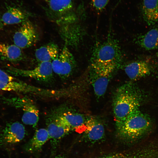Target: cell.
<instances>
[{
	"mask_svg": "<svg viewBox=\"0 0 158 158\" xmlns=\"http://www.w3.org/2000/svg\"><path fill=\"white\" fill-rule=\"evenodd\" d=\"M142 98L139 90L132 83H126L116 89L112 101L116 125L123 121L134 111L139 109Z\"/></svg>",
	"mask_w": 158,
	"mask_h": 158,
	"instance_id": "1",
	"label": "cell"
},
{
	"mask_svg": "<svg viewBox=\"0 0 158 158\" xmlns=\"http://www.w3.org/2000/svg\"><path fill=\"white\" fill-rule=\"evenodd\" d=\"M116 126L117 135L121 139L134 142L140 141L149 134L152 124L149 116L138 109Z\"/></svg>",
	"mask_w": 158,
	"mask_h": 158,
	"instance_id": "2",
	"label": "cell"
},
{
	"mask_svg": "<svg viewBox=\"0 0 158 158\" xmlns=\"http://www.w3.org/2000/svg\"><path fill=\"white\" fill-rule=\"evenodd\" d=\"M116 67L112 65L92 62L88 69V79L97 98L106 93Z\"/></svg>",
	"mask_w": 158,
	"mask_h": 158,
	"instance_id": "3",
	"label": "cell"
},
{
	"mask_svg": "<svg viewBox=\"0 0 158 158\" xmlns=\"http://www.w3.org/2000/svg\"><path fill=\"white\" fill-rule=\"evenodd\" d=\"M4 102L10 106L20 108L23 111L22 121L26 125L35 128L39 120V111L31 100L26 97H4Z\"/></svg>",
	"mask_w": 158,
	"mask_h": 158,
	"instance_id": "4",
	"label": "cell"
},
{
	"mask_svg": "<svg viewBox=\"0 0 158 158\" xmlns=\"http://www.w3.org/2000/svg\"><path fill=\"white\" fill-rule=\"evenodd\" d=\"M7 72L12 75L21 76L34 79L43 83L50 82L52 79L53 73L51 62L40 63L33 69L24 70L8 66Z\"/></svg>",
	"mask_w": 158,
	"mask_h": 158,
	"instance_id": "5",
	"label": "cell"
},
{
	"mask_svg": "<svg viewBox=\"0 0 158 158\" xmlns=\"http://www.w3.org/2000/svg\"><path fill=\"white\" fill-rule=\"evenodd\" d=\"M121 52L118 45L109 40L96 50L92 62L114 65L117 67L121 59Z\"/></svg>",
	"mask_w": 158,
	"mask_h": 158,
	"instance_id": "6",
	"label": "cell"
},
{
	"mask_svg": "<svg viewBox=\"0 0 158 158\" xmlns=\"http://www.w3.org/2000/svg\"><path fill=\"white\" fill-rule=\"evenodd\" d=\"M51 64L53 72L64 80L72 75L76 67L74 58L66 45Z\"/></svg>",
	"mask_w": 158,
	"mask_h": 158,
	"instance_id": "7",
	"label": "cell"
},
{
	"mask_svg": "<svg viewBox=\"0 0 158 158\" xmlns=\"http://www.w3.org/2000/svg\"><path fill=\"white\" fill-rule=\"evenodd\" d=\"M39 35L33 24L28 19L22 23L13 36L14 44L21 49L31 47L39 40Z\"/></svg>",
	"mask_w": 158,
	"mask_h": 158,
	"instance_id": "8",
	"label": "cell"
},
{
	"mask_svg": "<svg viewBox=\"0 0 158 158\" xmlns=\"http://www.w3.org/2000/svg\"><path fill=\"white\" fill-rule=\"evenodd\" d=\"M25 130L18 122L7 124L0 134V146L8 145L18 143L24 138Z\"/></svg>",
	"mask_w": 158,
	"mask_h": 158,
	"instance_id": "9",
	"label": "cell"
},
{
	"mask_svg": "<svg viewBox=\"0 0 158 158\" xmlns=\"http://www.w3.org/2000/svg\"><path fill=\"white\" fill-rule=\"evenodd\" d=\"M47 2V13L56 21L72 14L73 0H49Z\"/></svg>",
	"mask_w": 158,
	"mask_h": 158,
	"instance_id": "10",
	"label": "cell"
},
{
	"mask_svg": "<svg viewBox=\"0 0 158 158\" xmlns=\"http://www.w3.org/2000/svg\"><path fill=\"white\" fill-rule=\"evenodd\" d=\"M47 123L49 139L54 142L59 140L71 131L58 114L48 118Z\"/></svg>",
	"mask_w": 158,
	"mask_h": 158,
	"instance_id": "11",
	"label": "cell"
},
{
	"mask_svg": "<svg viewBox=\"0 0 158 158\" xmlns=\"http://www.w3.org/2000/svg\"><path fill=\"white\" fill-rule=\"evenodd\" d=\"M124 69L129 79L134 81L149 75L152 70L150 64L142 60L130 62L125 65Z\"/></svg>",
	"mask_w": 158,
	"mask_h": 158,
	"instance_id": "12",
	"label": "cell"
},
{
	"mask_svg": "<svg viewBox=\"0 0 158 158\" xmlns=\"http://www.w3.org/2000/svg\"><path fill=\"white\" fill-rule=\"evenodd\" d=\"M49 139L47 129L40 128L37 130L32 138L25 144V150L31 153H36L40 151L43 145Z\"/></svg>",
	"mask_w": 158,
	"mask_h": 158,
	"instance_id": "13",
	"label": "cell"
},
{
	"mask_svg": "<svg viewBox=\"0 0 158 158\" xmlns=\"http://www.w3.org/2000/svg\"><path fill=\"white\" fill-rule=\"evenodd\" d=\"M85 133L89 139L97 141L104 136L105 130L102 122L98 118L92 117L87 118L84 126Z\"/></svg>",
	"mask_w": 158,
	"mask_h": 158,
	"instance_id": "14",
	"label": "cell"
},
{
	"mask_svg": "<svg viewBox=\"0 0 158 158\" xmlns=\"http://www.w3.org/2000/svg\"><path fill=\"white\" fill-rule=\"evenodd\" d=\"M140 9L142 18L148 25L158 23V0H143Z\"/></svg>",
	"mask_w": 158,
	"mask_h": 158,
	"instance_id": "15",
	"label": "cell"
},
{
	"mask_svg": "<svg viewBox=\"0 0 158 158\" xmlns=\"http://www.w3.org/2000/svg\"><path fill=\"white\" fill-rule=\"evenodd\" d=\"M24 87V83L0 68V90L22 92Z\"/></svg>",
	"mask_w": 158,
	"mask_h": 158,
	"instance_id": "16",
	"label": "cell"
},
{
	"mask_svg": "<svg viewBox=\"0 0 158 158\" xmlns=\"http://www.w3.org/2000/svg\"><path fill=\"white\" fill-rule=\"evenodd\" d=\"M58 115L71 131H77L84 126L87 118L83 114L73 111H65Z\"/></svg>",
	"mask_w": 158,
	"mask_h": 158,
	"instance_id": "17",
	"label": "cell"
},
{
	"mask_svg": "<svg viewBox=\"0 0 158 158\" xmlns=\"http://www.w3.org/2000/svg\"><path fill=\"white\" fill-rule=\"evenodd\" d=\"M0 55L1 58L11 62H19L25 57L21 49L15 45L0 42Z\"/></svg>",
	"mask_w": 158,
	"mask_h": 158,
	"instance_id": "18",
	"label": "cell"
},
{
	"mask_svg": "<svg viewBox=\"0 0 158 158\" xmlns=\"http://www.w3.org/2000/svg\"><path fill=\"white\" fill-rule=\"evenodd\" d=\"M59 49L55 43L50 42L37 49L35 52V56L39 63L51 62L59 55Z\"/></svg>",
	"mask_w": 158,
	"mask_h": 158,
	"instance_id": "19",
	"label": "cell"
},
{
	"mask_svg": "<svg viewBox=\"0 0 158 158\" xmlns=\"http://www.w3.org/2000/svg\"><path fill=\"white\" fill-rule=\"evenodd\" d=\"M136 43L141 47L150 50L158 48V25L144 34L139 36Z\"/></svg>",
	"mask_w": 158,
	"mask_h": 158,
	"instance_id": "20",
	"label": "cell"
},
{
	"mask_svg": "<svg viewBox=\"0 0 158 158\" xmlns=\"http://www.w3.org/2000/svg\"><path fill=\"white\" fill-rule=\"evenodd\" d=\"M4 25H13L22 23L28 19L27 15L19 8L10 7L1 18Z\"/></svg>",
	"mask_w": 158,
	"mask_h": 158,
	"instance_id": "21",
	"label": "cell"
},
{
	"mask_svg": "<svg viewBox=\"0 0 158 158\" xmlns=\"http://www.w3.org/2000/svg\"><path fill=\"white\" fill-rule=\"evenodd\" d=\"M99 158H150V157L147 151L139 146L130 151L110 154Z\"/></svg>",
	"mask_w": 158,
	"mask_h": 158,
	"instance_id": "22",
	"label": "cell"
},
{
	"mask_svg": "<svg viewBox=\"0 0 158 158\" xmlns=\"http://www.w3.org/2000/svg\"><path fill=\"white\" fill-rule=\"evenodd\" d=\"M93 7L97 11H101L106 6L109 0H91Z\"/></svg>",
	"mask_w": 158,
	"mask_h": 158,
	"instance_id": "23",
	"label": "cell"
},
{
	"mask_svg": "<svg viewBox=\"0 0 158 158\" xmlns=\"http://www.w3.org/2000/svg\"><path fill=\"white\" fill-rule=\"evenodd\" d=\"M4 24L2 21L1 18L0 17V29L3 28Z\"/></svg>",
	"mask_w": 158,
	"mask_h": 158,
	"instance_id": "24",
	"label": "cell"
},
{
	"mask_svg": "<svg viewBox=\"0 0 158 158\" xmlns=\"http://www.w3.org/2000/svg\"><path fill=\"white\" fill-rule=\"evenodd\" d=\"M54 158H66L63 156H56Z\"/></svg>",
	"mask_w": 158,
	"mask_h": 158,
	"instance_id": "25",
	"label": "cell"
},
{
	"mask_svg": "<svg viewBox=\"0 0 158 158\" xmlns=\"http://www.w3.org/2000/svg\"><path fill=\"white\" fill-rule=\"evenodd\" d=\"M156 56L158 60V51L156 53Z\"/></svg>",
	"mask_w": 158,
	"mask_h": 158,
	"instance_id": "26",
	"label": "cell"
},
{
	"mask_svg": "<svg viewBox=\"0 0 158 158\" xmlns=\"http://www.w3.org/2000/svg\"><path fill=\"white\" fill-rule=\"evenodd\" d=\"M45 0V1H46V2H48V1H49V0Z\"/></svg>",
	"mask_w": 158,
	"mask_h": 158,
	"instance_id": "27",
	"label": "cell"
}]
</instances>
